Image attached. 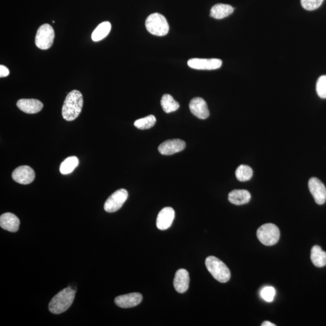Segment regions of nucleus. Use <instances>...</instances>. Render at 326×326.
Returning <instances> with one entry per match:
<instances>
[{"label":"nucleus","instance_id":"nucleus-18","mask_svg":"<svg viewBox=\"0 0 326 326\" xmlns=\"http://www.w3.org/2000/svg\"><path fill=\"white\" fill-rule=\"evenodd\" d=\"M251 197L250 193L246 190H234L228 194V201L236 206L248 203Z\"/></svg>","mask_w":326,"mask_h":326},{"label":"nucleus","instance_id":"nucleus-1","mask_svg":"<svg viewBox=\"0 0 326 326\" xmlns=\"http://www.w3.org/2000/svg\"><path fill=\"white\" fill-rule=\"evenodd\" d=\"M83 96L80 91L73 90L64 100L62 115L66 121H73L80 115L83 107Z\"/></svg>","mask_w":326,"mask_h":326},{"label":"nucleus","instance_id":"nucleus-15","mask_svg":"<svg viewBox=\"0 0 326 326\" xmlns=\"http://www.w3.org/2000/svg\"><path fill=\"white\" fill-rule=\"evenodd\" d=\"M17 107L27 114H36L43 110V103L34 98H22L16 103Z\"/></svg>","mask_w":326,"mask_h":326},{"label":"nucleus","instance_id":"nucleus-2","mask_svg":"<svg viewBox=\"0 0 326 326\" xmlns=\"http://www.w3.org/2000/svg\"><path fill=\"white\" fill-rule=\"evenodd\" d=\"M76 292L75 290L69 286L57 293L49 303L50 312L53 314H60L67 310L75 300Z\"/></svg>","mask_w":326,"mask_h":326},{"label":"nucleus","instance_id":"nucleus-20","mask_svg":"<svg viewBox=\"0 0 326 326\" xmlns=\"http://www.w3.org/2000/svg\"><path fill=\"white\" fill-rule=\"evenodd\" d=\"M310 259L313 265L317 267H323L326 265V253L320 246L315 245L311 249Z\"/></svg>","mask_w":326,"mask_h":326},{"label":"nucleus","instance_id":"nucleus-30","mask_svg":"<svg viewBox=\"0 0 326 326\" xmlns=\"http://www.w3.org/2000/svg\"><path fill=\"white\" fill-rule=\"evenodd\" d=\"M261 326H276V325L273 324V323H271L270 322H265L262 323V324L261 325Z\"/></svg>","mask_w":326,"mask_h":326},{"label":"nucleus","instance_id":"nucleus-4","mask_svg":"<svg viewBox=\"0 0 326 326\" xmlns=\"http://www.w3.org/2000/svg\"><path fill=\"white\" fill-rule=\"evenodd\" d=\"M145 26L147 31L155 36H164L169 31L166 19L162 14L158 13L150 15L146 20Z\"/></svg>","mask_w":326,"mask_h":326},{"label":"nucleus","instance_id":"nucleus-10","mask_svg":"<svg viewBox=\"0 0 326 326\" xmlns=\"http://www.w3.org/2000/svg\"><path fill=\"white\" fill-rule=\"evenodd\" d=\"M15 181L21 184H29L35 179V173L32 168L28 165H21L16 168L12 174Z\"/></svg>","mask_w":326,"mask_h":326},{"label":"nucleus","instance_id":"nucleus-11","mask_svg":"<svg viewBox=\"0 0 326 326\" xmlns=\"http://www.w3.org/2000/svg\"><path fill=\"white\" fill-rule=\"evenodd\" d=\"M186 144L181 139H171L165 141L159 146L160 154L164 155H171L182 151L185 149Z\"/></svg>","mask_w":326,"mask_h":326},{"label":"nucleus","instance_id":"nucleus-6","mask_svg":"<svg viewBox=\"0 0 326 326\" xmlns=\"http://www.w3.org/2000/svg\"><path fill=\"white\" fill-rule=\"evenodd\" d=\"M54 31L50 24H44L39 27L35 37V44L37 48L41 50H48L53 45L54 39Z\"/></svg>","mask_w":326,"mask_h":326},{"label":"nucleus","instance_id":"nucleus-14","mask_svg":"<svg viewBox=\"0 0 326 326\" xmlns=\"http://www.w3.org/2000/svg\"><path fill=\"white\" fill-rule=\"evenodd\" d=\"M175 217L174 210L167 207L163 209L158 214L157 227L160 230H165L172 226Z\"/></svg>","mask_w":326,"mask_h":326},{"label":"nucleus","instance_id":"nucleus-5","mask_svg":"<svg viewBox=\"0 0 326 326\" xmlns=\"http://www.w3.org/2000/svg\"><path fill=\"white\" fill-rule=\"evenodd\" d=\"M280 236V230L277 226L273 224H264L257 231L259 241L266 246H272L277 243Z\"/></svg>","mask_w":326,"mask_h":326},{"label":"nucleus","instance_id":"nucleus-7","mask_svg":"<svg viewBox=\"0 0 326 326\" xmlns=\"http://www.w3.org/2000/svg\"><path fill=\"white\" fill-rule=\"evenodd\" d=\"M128 197L127 190L120 189L109 196L104 204L105 211L108 213L117 212L123 206Z\"/></svg>","mask_w":326,"mask_h":326},{"label":"nucleus","instance_id":"nucleus-13","mask_svg":"<svg viewBox=\"0 0 326 326\" xmlns=\"http://www.w3.org/2000/svg\"><path fill=\"white\" fill-rule=\"evenodd\" d=\"M143 296L141 293H134L118 296L115 298V305L122 308H130L137 306L142 302Z\"/></svg>","mask_w":326,"mask_h":326},{"label":"nucleus","instance_id":"nucleus-12","mask_svg":"<svg viewBox=\"0 0 326 326\" xmlns=\"http://www.w3.org/2000/svg\"><path fill=\"white\" fill-rule=\"evenodd\" d=\"M189 108L191 113L199 119L204 120L209 117L210 113L207 104L203 98H195L190 101Z\"/></svg>","mask_w":326,"mask_h":326},{"label":"nucleus","instance_id":"nucleus-3","mask_svg":"<svg viewBox=\"0 0 326 326\" xmlns=\"http://www.w3.org/2000/svg\"><path fill=\"white\" fill-rule=\"evenodd\" d=\"M206 266L214 279L221 283H226L231 277V273L223 261L214 256H209L206 260Z\"/></svg>","mask_w":326,"mask_h":326},{"label":"nucleus","instance_id":"nucleus-28","mask_svg":"<svg viewBox=\"0 0 326 326\" xmlns=\"http://www.w3.org/2000/svg\"><path fill=\"white\" fill-rule=\"evenodd\" d=\"M275 295V289L271 287V286H266V287L262 289L261 292V297L269 303L272 302L274 300Z\"/></svg>","mask_w":326,"mask_h":326},{"label":"nucleus","instance_id":"nucleus-16","mask_svg":"<svg viewBox=\"0 0 326 326\" xmlns=\"http://www.w3.org/2000/svg\"><path fill=\"white\" fill-rule=\"evenodd\" d=\"M190 277L188 271L185 269H179L175 273L174 286L175 290L179 293H184L188 290Z\"/></svg>","mask_w":326,"mask_h":326},{"label":"nucleus","instance_id":"nucleus-27","mask_svg":"<svg viewBox=\"0 0 326 326\" xmlns=\"http://www.w3.org/2000/svg\"><path fill=\"white\" fill-rule=\"evenodd\" d=\"M324 0H301V6L307 11H314L321 6Z\"/></svg>","mask_w":326,"mask_h":326},{"label":"nucleus","instance_id":"nucleus-17","mask_svg":"<svg viewBox=\"0 0 326 326\" xmlns=\"http://www.w3.org/2000/svg\"><path fill=\"white\" fill-rule=\"evenodd\" d=\"M19 224L18 217L13 213H4L0 217V226L5 230L15 233L18 230Z\"/></svg>","mask_w":326,"mask_h":326},{"label":"nucleus","instance_id":"nucleus-8","mask_svg":"<svg viewBox=\"0 0 326 326\" xmlns=\"http://www.w3.org/2000/svg\"><path fill=\"white\" fill-rule=\"evenodd\" d=\"M189 67L196 70H216L221 67L222 61L219 59H190L187 62Z\"/></svg>","mask_w":326,"mask_h":326},{"label":"nucleus","instance_id":"nucleus-26","mask_svg":"<svg viewBox=\"0 0 326 326\" xmlns=\"http://www.w3.org/2000/svg\"><path fill=\"white\" fill-rule=\"evenodd\" d=\"M317 95L320 98H326V76L323 75L318 79L316 85Z\"/></svg>","mask_w":326,"mask_h":326},{"label":"nucleus","instance_id":"nucleus-22","mask_svg":"<svg viewBox=\"0 0 326 326\" xmlns=\"http://www.w3.org/2000/svg\"><path fill=\"white\" fill-rule=\"evenodd\" d=\"M161 105L163 110L166 113L174 112L179 108V103L175 101L172 96L167 94L163 96Z\"/></svg>","mask_w":326,"mask_h":326},{"label":"nucleus","instance_id":"nucleus-23","mask_svg":"<svg viewBox=\"0 0 326 326\" xmlns=\"http://www.w3.org/2000/svg\"><path fill=\"white\" fill-rule=\"evenodd\" d=\"M79 164V160L75 156L68 157L61 163L60 172L62 174L66 175L72 172Z\"/></svg>","mask_w":326,"mask_h":326},{"label":"nucleus","instance_id":"nucleus-9","mask_svg":"<svg viewBox=\"0 0 326 326\" xmlns=\"http://www.w3.org/2000/svg\"><path fill=\"white\" fill-rule=\"evenodd\" d=\"M308 186L316 203L324 204L326 201V189L324 184L317 178L312 177L309 181Z\"/></svg>","mask_w":326,"mask_h":326},{"label":"nucleus","instance_id":"nucleus-29","mask_svg":"<svg viewBox=\"0 0 326 326\" xmlns=\"http://www.w3.org/2000/svg\"><path fill=\"white\" fill-rule=\"evenodd\" d=\"M9 75V69L4 65H0V77L4 78Z\"/></svg>","mask_w":326,"mask_h":326},{"label":"nucleus","instance_id":"nucleus-25","mask_svg":"<svg viewBox=\"0 0 326 326\" xmlns=\"http://www.w3.org/2000/svg\"><path fill=\"white\" fill-rule=\"evenodd\" d=\"M156 122L157 120L155 116L149 115L147 117L136 120L134 122V126L141 130H148L154 127Z\"/></svg>","mask_w":326,"mask_h":326},{"label":"nucleus","instance_id":"nucleus-21","mask_svg":"<svg viewBox=\"0 0 326 326\" xmlns=\"http://www.w3.org/2000/svg\"><path fill=\"white\" fill-rule=\"evenodd\" d=\"M111 25L110 22L105 21L98 25L93 31L91 38L95 42L100 41L108 35L111 31Z\"/></svg>","mask_w":326,"mask_h":326},{"label":"nucleus","instance_id":"nucleus-24","mask_svg":"<svg viewBox=\"0 0 326 326\" xmlns=\"http://www.w3.org/2000/svg\"><path fill=\"white\" fill-rule=\"evenodd\" d=\"M253 171L248 165L242 164L237 168L236 176L239 181H249L253 177Z\"/></svg>","mask_w":326,"mask_h":326},{"label":"nucleus","instance_id":"nucleus-19","mask_svg":"<svg viewBox=\"0 0 326 326\" xmlns=\"http://www.w3.org/2000/svg\"><path fill=\"white\" fill-rule=\"evenodd\" d=\"M234 11L233 7L228 4H217L214 5L211 11V16L220 19L230 16Z\"/></svg>","mask_w":326,"mask_h":326}]
</instances>
